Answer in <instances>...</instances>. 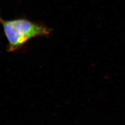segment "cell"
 Listing matches in <instances>:
<instances>
[{
  "label": "cell",
  "instance_id": "1",
  "mask_svg": "<svg viewBox=\"0 0 125 125\" xmlns=\"http://www.w3.org/2000/svg\"><path fill=\"white\" fill-rule=\"evenodd\" d=\"M1 23L9 42V52L20 48L33 38L48 36L52 31L43 24L25 19L2 20Z\"/></svg>",
  "mask_w": 125,
  "mask_h": 125
},
{
  "label": "cell",
  "instance_id": "2",
  "mask_svg": "<svg viewBox=\"0 0 125 125\" xmlns=\"http://www.w3.org/2000/svg\"><path fill=\"white\" fill-rule=\"evenodd\" d=\"M2 20H1V18H0V22L1 23V22L2 21Z\"/></svg>",
  "mask_w": 125,
  "mask_h": 125
}]
</instances>
